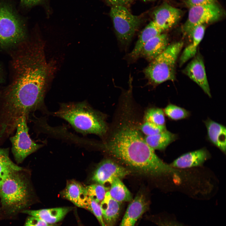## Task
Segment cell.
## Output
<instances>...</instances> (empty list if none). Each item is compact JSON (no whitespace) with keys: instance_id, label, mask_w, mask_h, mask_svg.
Wrapping results in <instances>:
<instances>
[{"instance_id":"13","label":"cell","mask_w":226,"mask_h":226,"mask_svg":"<svg viewBox=\"0 0 226 226\" xmlns=\"http://www.w3.org/2000/svg\"><path fill=\"white\" fill-rule=\"evenodd\" d=\"M149 206L145 197L142 194H138L128 206L119 226H134Z\"/></svg>"},{"instance_id":"26","label":"cell","mask_w":226,"mask_h":226,"mask_svg":"<svg viewBox=\"0 0 226 226\" xmlns=\"http://www.w3.org/2000/svg\"><path fill=\"white\" fill-rule=\"evenodd\" d=\"M144 120V122H150L158 125H165L164 111L159 108H150L145 113Z\"/></svg>"},{"instance_id":"8","label":"cell","mask_w":226,"mask_h":226,"mask_svg":"<svg viewBox=\"0 0 226 226\" xmlns=\"http://www.w3.org/2000/svg\"><path fill=\"white\" fill-rule=\"evenodd\" d=\"M27 121L25 116H21L18 120L15 134L10 138L12 153L16 161L19 164L42 146L36 143L30 138Z\"/></svg>"},{"instance_id":"14","label":"cell","mask_w":226,"mask_h":226,"mask_svg":"<svg viewBox=\"0 0 226 226\" xmlns=\"http://www.w3.org/2000/svg\"><path fill=\"white\" fill-rule=\"evenodd\" d=\"M168 35L162 33L151 38L143 48L139 56L151 62L162 53L168 45Z\"/></svg>"},{"instance_id":"24","label":"cell","mask_w":226,"mask_h":226,"mask_svg":"<svg viewBox=\"0 0 226 226\" xmlns=\"http://www.w3.org/2000/svg\"><path fill=\"white\" fill-rule=\"evenodd\" d=\"M152 221L158 226H187L178 220L171 213H163L153 216Z\"/></svg>"},{"instance_id":"11","label":"cell","mask_w":226,"mask_h":226,"mask_svg":"<svg viewBox=\"0 0 226 226\" xmlns=\"http://www.w3.org/2000/svg\"><path fill=\"white\" fill-rule=\"evenodd\" d=\"M183 73L196 83L209 97L211 94L203 59L198 54L183 70Z\"/></svg>"},{"instance_id":"34","label":"cell","mask_w":226,"mask_h":226,"mask_svg":"<svg viewBox=\"0 0 226 226\" xmlns=\"http://www.w3.org/2000/svg\"><path fill=\"white\" fill-rule=\"evenodd\" d=\"M45 0H20L21 6L24 8H30L42 3Z\"/></svg>"},{"instance_id":"10","label":"cell","mask_w":226,"mask_h":226,"mask_svg":"<svg viewBox=\"0 0 226 226\" xmlns=\"http://www.w3.org/2000/svg\"><path fill=\"white\" fill-rule=\"evenodd\" d=\"M129 173L128 169L110 159H107L98 166L92 179L98 184L104 185L107 183L110 184L115 178H122Z\"/></svg>"},{"instance_id":"30","label":"cell","mask_w":226,"mask_h":226,"mask_svg":"<svg viewBox=\"0 0 226 226\" xmlns=\"http://www.w3.org/2000/svg\"><path fill=\"white\" fill-rule=\"evenodd\" d=\"M0 164L7 166L17 171H22L23 168L14 164L9 155L8 148H0Z\"/></svg>"},{"instance_id":"5","label":"cell","mask_w":226,"mask_h":226,"mask_svg":"<svg viewBox=\"0 0 226 226\" xmlns=\"http://www.w3.org/2000/svg\"><path fill=\"white\" fill-rule=\"evenodd\" d=\"M183 44V42L179 41L168 45L144 69L143 73L150 83L157 85L175 80L176 62Z\"/></svg>"},{"instance_id":"7","label":"cell","mask_w":226,"mask_h":226,"mask_svg":"<svg viewBox=\"0 0 226 226\" xmlns=\"http://www.w3.org/2000/svg\"><path fill=\"white\" fill-rule=\"evenodd\" d=\"M110 16L118 40L122 45H127L141 24V18L121 5L111 6Z\"/></svg>"},{"instance_id":"12","label":"cell","mask_w":226,"mask_h":226,"mask_svg":"<svg viewBox=\"0 0 226 226\" xmlns=\"http://www.w3.org/2000/svg\"><path fill=\"white\" fill-rule=\"evenodd\" d=\"M181 15L180 9L165 3L155 10L152 21L163 32L174 26L180 20Z\"/></svg>"},{"instance_id":"28","label":"cell","mask_w":226,"mask_h":226,"mask_svg":"<svg viewBox=\"0 0 226 226\" xmlns=\"http://www.w3.org/2000/svg\"><path fill=\"white\" fill-rule=\"evenodd\" d=\"M84 208L94 214L101 226H105L100 203L87 196L84 201Z\"/></svg>"},{"instance_id":"32","label":"cell","mask_w":226,"mask_h":226,"mask_svg":"<svg viewBox=\"0 0 226 226\" xmlns=\"http://www.w3.org/2000/svg\"><path fill=\"white\" fill-rule=\"evenodd\" d=\"M13 170L7 166L0 164V188L5 180Z\"/></svg>"},{"instance_id":"17","label":"cell","mask_w":226,"mask_h":226,"mask_svg":"<svg viewBox=\"0 0 226 226\" xmlns=\"http://www.w3.org/2000/svg\"><path fill=\"white\" fill-rule=\"evenodd\" d=\"M205 29V25L197 26L193 29L188 36L190 42L185 48L180 57V67L196 55L197 48L204 37Z\"/></svg>"},{"instance_id":"38","label":"cell","mask_w":226,"mask_h":226,"mask_svg":"<svg viewBox=\"0 0 226 226\" xmlns=\"http://www.w3.org/2000/svg\"><path fill=\"white\" fill-rule=\"evenodd\" d=\"M142 0L145 1H153V0Z\"/></svg>"},{"instance_id":"35","label":"cell","mask_w":226,"mask_h":226,"mask_svg":"<svg viewBox=\"0 0 226 226\" xmlns=\"http://www.w3.org/2000/svg\"><path fill=\"white\" fill-rule=\"evenodd\" d=\"M105 1L111 6L116 5L123 6L126 7L132 2V0H105Z\"/></svg>"},{"instance_id":"27","label":"cell","mask_w":226,"mask_h":226,"mask_svg":"<svg viewBox=\"0 0 226 226\" xmlns=\"http://www.w3.org/2000/svg\"><path fill=\"white\" fill-rule=\"evenodd\" d=\"M164 112L169 118L175 120L185 118L190 115L188 111L171 104L166 106Z\"/></svg>"},{"instance_id":"21","label":"cell","mask_w":226,"mask_h":226,"mask_svg":"<svg viewBox=\"0 0 226 226\" xmlns=\"http://www.w3.org/2000/svg\"><path fill=\"white\" fill-rule=\"evenodd\" d=\"M162 32L153 22L151 21L141 33L133 49L129 54L130 57L133 60L138 58L143 48L148 40Z\"/></svg>"},{"instance_id":"23","label":"cell","mask_w":226,"mask_h":226,"mask_svg":"<svg viewBox=\"0 0 226 226\" xmlns=\"http://www.w3.org/2000/svg\"><path fill=\"white\" fill-rule=\"evenodd\" d=\"M110 185L109 192L111 196L115 200L121 203L131 201L132 200L130 192L120 179L115 178Z\"/></svg>"},{"instance_id":"16","label":"cell","mask_w":226,"mask_h":226,"mask_svg":"<svg viewBox=\"0 0 226 226\" xmlns=\"http://www.w3.org/2000/svg\"><path fill=\"white\" fill-rule=\"evenodd\" d=\"M71 209L69 207H64L37 210L25 209L21 212L38 218L48 224H52L61 220Z\"/></svg>"},{"instance_id":"2","label":"cell","mask_w":226,"mask_h":226,"mask_svg":"<svg viewBox=\"0 0 226 226\" xmlns=\"http://www.w3.org/2000/svg\"><path fill=\"white\" fill-rule=\"evenodd\" d=\"M105 146L113 157L141 173L153 176L176 174L173 167L159 158L138 128L131 123L121 127Z\"/></svg>"},{"instance_id":"19","label":"cell","mask_w":226,"mask_h":226,"mask_svg":"<svg viewBox=\"0 0 226 226\" xmlns=\"http://www.w3.org/2000/svg\"><path fill=\"white\" fill-rule=\"evenodd\" d=\"M208 153L203 149L183 154L175 160L170 165L173 167L190 168L202 165L208 158Z\"/></svg>"},{"instance_id":"33","label":"cell","mask_w":226,"mask_h":226,"mask_svg":"<svg viewBox=\"0 0 226 226\" xmlns=\"http://www.w3.org/2000/svg\"><path fill=\"white\" fill-rule=\"evenodd\" d=\"M216 3V0H186V3L189 7L204 5Z\"/></svg>"},{"instance_id":"9","label":"cell","mask_w":226,"mask_h":226,"mask_svg":"<svg viewBox=\"0 0 226 226\" xmlns=\"http://www.w3.org/2000/svg\"><path fill=\"white\" fill-rule=\"evenodd\" d=\"M223 13L216 3L189 8L187 19L182 27L183 35L188 37L196 27L217 21Z\"/></svg>"},{"instance_id":"15","label":"cell","mask_w":226,"mask_h":226,"mask_svg":"<svg viewBox=\"0 0 226 226\" xmlns=\"http://www.w3.org/2000/svg\"><path fill=\"white\" fill-rule=\"evenodd\" d=\"M121 202L112 198L109 191L100 203L105 226H114L119 218L121 211Z\"/></svg>"},{"instance_id":"4","label":"cell","mask_w":226,"mask_h":226,"mask_svg":"<svg viewBox=\"0 0 226 226\" xmlns=\"http://www.w3.org/2000/svg\"><path fill=\"white\" fill-rule=\"evenodd\" d=\"M21 171H13L0 188V199L5 212L11 214L25 209L30 203V183Z\"/></svg>"},{"instance_id":"3","label":"cell","mask_w":226,"mask_h":226,"mask_svg":"<svg viewBox=\"0 0 226 226\" xmlns=\"http://www.w3.org/2000/svg\"><path fill=\"white\" fill-rule=\"evenodd\" d=\"M54 114L67 121L76 131L83 134L102 136L107 131L103 115L85 101L61 104Z\"/></svg>"},{"instance_id":"29","label":"cell","mask_w":226,"mask_h":226,"mask_svg":"<svg viewBox=\"0 0 226 226\" xmlns=\"http://www.w3.org/2000/svg\"><path fill=\"white\" fill-rule=\"evenodd\" d=\"M141 131L146 136L154 135L166 130L165 125L160 126L144 122L139 127Z\"/></svg>"},{"instance_id":"37","label":"cell","mask_w":226,"mask_h":226,"mask_svg":"<svg viewBox=\"0 0 226 226\" xmlns=\"http://www.w3.org/2000/svg\"><path fill=\"white\" fill-rule=\"evenodd\" d=\"M50 226H56L54 224H51V225H50Z\"/></svg>"},{"instance_id":"25","label":"cell","mask_w":226,"mask_h":226,"mask_svg":"<svg viewBox=\"0 0 226 226\" xmlns=\"http://www.w3.org/2000/svg\"><path fill=\"white\" fill-rule=\"evenodd\" d=\"M88 196L100 203L108 191L109 188L99 184H92L85 187Z\"/></svg>"},{"instance_id":"22","label":"cell","mask_w":226,"mask_h":226,"mask_svg":"<svg viewBox=\"0 0 226 226\" xmlns=\"http://www.w3.org/2000/svg\"><path fill=\"white\" fill-rule=\"evenodd\" d=\"M177 138L176 134L166 130L154 135L146 136L144 139L147 144L153 150H162Z\"/></svg>"},{"instance_id":"20","label":"cell","mask_w":226,"mask_h":226,"mask_svg":"<svg viewBox=\"0 0 226 226\" xmlns=\"http://www.w3.org/2000/svg\"><path fill=\"white\" fill-rule=\"evenodd\" d=\"M210 141L225 153L226 152V127L208 119L205 121Z\"/></svg>"},{"instance_id":"31","label":"cell","mask_w":226,"mask_h":226,"mask_svg":"<svg viewBox=\"0 0 226 226\" xmlns=\"http://www.w3.org/2000/svg\"><path fill=\"white\" fill-rule=\"evenodd\" d=\"M51 224L38 218L29 216L26 220L24 226H50Z\"/></svg>"},{"instance_id":"1","label":"cell","mask_w":226,"mask_h":226,"mask_svg":"<svg viewBox=\"0 0 226 226\" xmlns=\"http://www.w3.org/2000/svg\"><path fill=\"white\" fill-rule=\"evenodd\" d=\"M10 83L0 89V143L16 130L18 119L43 108L51 79L40 66L21 61L12 67Z\"/></svg>"},{"instance_id":"18","label":"cell","mask_w":226,"mask_h":226,"mask_svg":"<svg viewBox=\"0 0 226 226\" xmlns=\"http://www.w3.org/2000/svg\"><path fill=\"white\" fill-rule=\"evenodd\" d=\"M61 194L77 206L84 208V201L88 195L85 187L80 183L74 180L68 181Z\"/></svg>"},{"instance_id":"36","label":"cell","mask_w":226,"mask_h":226,"mask_svg":"<svg viewBox=\"0 0 226 226\" xmlns=\"http://www.w3.org/2000/svg\"><path fill=\"white\" fill-rule=\"evenodd\" d=\"M3 81V73L1 67H0V83H2Z\"/></svg>"},{"instance_id":"6","label":"cell","mask_w":226,"mask_h":226,"mask_svg":"<svg viewBox=\"0 0 226 226\" xmlns=\"http://www.w3.org/2000/svg\"><path fill=\"white\" fill-rule=\"evenodd\" d=\"M25 25L12 5L0 1V46L19 44L26 36Z\"/></svg>"}]
</instances>
